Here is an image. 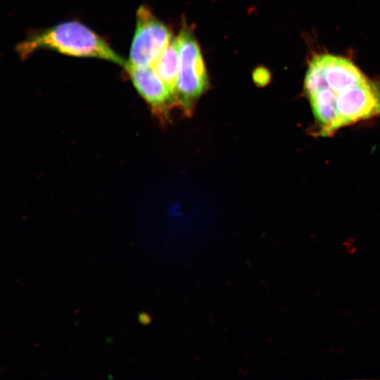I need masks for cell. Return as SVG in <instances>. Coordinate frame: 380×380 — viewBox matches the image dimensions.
<instances>
[{"mask_svg":"<svg viewBox=\"0 0 380 380\" xmlns=\"http://www.w3.org/2000/svg\"><path fill=\"white\" fill-rule=\"evenodd\" d=\"M43 49L68 56L103 59L123 68L127 63L104 39L77 21H67L34 32L16 47L17 53L23 59Z\"/></svg>","mask_w":380,"mask_h":380,"instance_id":"1","label":"cell"},{"mask_svg":"<svg viewBox=\"0 0 380 380\" xmlns=\"http://www.w3.org/2000/svg\"><path fill=\"white\" fill-rule=\"evenodd\" d=\"M177 39L179 69L175 89L177 104L184 115L191 116L208 88V75L199 44L187 25L182 26Z\"/></svg>","mask_w":380,"mask_h":380,"instance_id":"2","label":"cell"},{"mask_svg":"<svg viewBox=\"0 0 380 380\" xmlns=\"http://www.w3.org/2000/svg\"><path fill=\"white\" fill-rule=\"evenodd\" d=\"M172 32L146 6L136 13V29L126 64L137 68L153 66L171 42Z\"/></svg>","mask_w":380,"mask_h":380,"instance_id":"3","label":"cell"},{"mask_svg":"<svg viewBox=\"0 0 380 380\" xmlns=\"http://www.w3.org/2000/svg\"><path fill=\"white\" fill-rule=\"evenodd\" d=\"M134 88L162 125L170 121V114L177 107L175 92L160 77L153 66L124 67Z\"/></svg>","mask_w":380,"mask_h":380,"instance_id":"4","label":"cell"},{"mask_svg":"<svg viewBox=\"0 0 380 380\" xmlns=\"http://www.w3.org/2000/svg\"><path fill=\"white\" fill-rule=\"evenodd\" d=\"M336 95V105L343 127L380 115V82H365Z\"/></svg>","mask_w":380,"mask_h":380,"instance_id":"5","label":"cell"},{"mask_svg":"<svg viewBox=\"0 0 380 380\" xmlns=\"http://www.w3.org/2000/svg\"><path fill=\"white\" fill-rule=\"evenodd\" d=\"M323 70L326 87L336 94L365 82L367 77L349 59L331 54L316 56Z\"/></svg>","mask_w":380,"mask_h":380,"instance_id":"6","label":"cell"},{"mask_svg":"<svg viewBox=\"0 0 380 380\" xmlns=\"http://www.w3.org/2000/svg\"><path fill=\"white\" fill-rule=\"evenodd\" d=\"M317 126V133L323 137L330 136L343 127L336 105V94L324 87L308 96Z\"/></svg>","mask_w":380,"mask_h":380,"instance_id":"7","label":"cell"},{"mask_svg":"<svg viewBox=\"0 0 380 380\" xmlns=\"http://www.w3.org/2000/svg\"><path fill=\"white\" fill-rule=\"evenodd\" d=\"M153 66L164 82L175 92L179 69V51L177 37H173L168 46Z\"/></svg>","mask_w":380,"mask_h":380,"instance_id":"8","label":"cell"},{"mask_svg":"<svg viewBox=\"0 0 380 380\" xmlns=\"http://www.w3.org/2000/svg\"><path fill=\"white\" fill-rule=\"evenodd\" d=\"M253 81L260 87L267 84L270 80V73L265 68H258L255 69L253 75Z\"/></svg>","mask_w":380,"mask_h":380,"instance_id":"9","label":"cell"},{"mask_svg":"<svg viewBox=\"0 0 380 380\" xmlns=\"http://www.w3.org/2000/svg\"><path fill=\"white\" fill-rule=\"evenodd\" d=\"M139 321L142 324H148L151 322V317L146 312H140L138 316Z\"/></svg>","mask_w":380,"mask_h":380,"instance_id":"10","label":"cell"}]
</instances>
